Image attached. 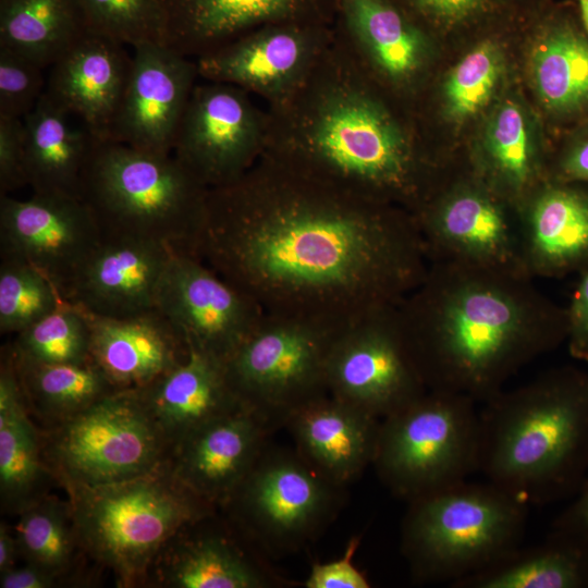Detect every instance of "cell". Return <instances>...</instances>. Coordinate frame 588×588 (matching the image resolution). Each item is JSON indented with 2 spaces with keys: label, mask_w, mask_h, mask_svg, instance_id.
I'll return each instance as SVG.
<instances>
[{
  "label": "cell",
  "mask_w": 588,
  "mask_h": 588,
  "mask_svg": "<svg viewBox=\"0 0 588 588\" xmlns=\"http://www.w3.org/2000/svg\"><path fill=\"white\" fill-rule=\"evenodd\" d=\"M198 258L267 314L338 326L397 305L429 267L407 209L264 157L209 188Z\"/></svg>",
  "instance_id": "1"
},
{
  "label": "cell",
  "mask_w": 588,
  "mask_h": 588,
  "mask_svg": "<svg viewBox=\"0 0 588 588\" xmlns=\"http://www.w3.org/2000/svg\"><path fill=\"white\" fill-rule=\"evenodd\" d=\"M397 311L427 389L481 404L567 335L566 309L531 278L457 265L430 262Z\"/></svg>",
  "instance_id": "2"
},
{
  "label": "cell",
  "mask_w": 588,
  "mask_h": 588,
  "mask_svg": "<svg viewBox=\"0 0 588 588\" xmlns=\"http://www.w3.org/2000/svg\"><path fill=\"white\" fill-rule=\"evenodd\" d=\"M266 111L261 157L290 170L408 211L430 183L414 137L335 29L305 83Z\"/></svg>",
  "instance_id": "3"
},
{
  "label": "cell",
  "mask_w": 588,
  "mask_h": 588,
  "mask_svg": "<svg viewBox=\"0 0 588 588\" xmlns=\"http://www.w3.org/2000/svg\"><path fill=\"white\" fill-rule=\"evenodd\" d=\"M588 470V372L550 369L482 403L479 468L527 505L572 493Z\"/></svg>",
  "instance_id": "4"
},
{
  "label": "cell",
  "mask_w": 588,
  "mask_h": 588,
  "mask_svg": "<svg viewBox=\"0 0 588 588\" xmlns=\"http://www.w3.org/2000/svg\"><path fill=\"white\" fill-rule=\"evenodd\" d=\"M208 191L172 155L96 139L81 199L102 234L148 238L198 257Z\"/></svg>",
  "instance_id": "5"
},
{
  "label": "cell",
  "mask_w": 588,
  "mask_h": 588,
  "mask_svg": "<svg viewBox=\"0 0 588 588\" xmlns=\"http://www.w3.org/2000/svg\"><path fill=\"white\" fill-rule=\"evenodd\" d=\"M64 490L85 555L110 569L121 587L147 583L170 539L217 512L179 480L169 461L132 479Z\"/></svg>",
  "instance_id": "6"
},
{
  "label": "cell",
  "mask_w": 588,
  "mask_h": 588,
  "mask_svg": "<svg viewBox=\"0 0 588 588\" xmlns=\"http://www.w3.org/2000/svg\"><path fill=\"white\" fill-rule=\"evenodd\" d=\"M529 505L497 485L467 480L408 502L402 552L419 583L456 581L522 546Z\"/></svg>",
  "instance_id": "7"
},
{
  "label": "cell",
  "mask_w": 588,
  "mask_h": 588,
  "mask_svg": "<svg viewBox=\"0 0 588 588\" xmlns=\"http://www.w3.org/2000/svg\"><path fill=\"white\" fill-rule=\"evenodd\" d=\"M470 397L427 390L382 418L372 465L381 482L412 502L479 468V409Z\"/></svg>",
  "instance_id": "8"
},
{
  "label": "cell",
  "mask_w": 588,
  "mask_h": 588,
  "mask_svg": "<svg viewBox=\"0 0 588 588\" xmlns=\"http://www.w3.org/2000/svg\"><path fill=\"white\" fill-rule=\"evenodd\" d=\"M342 326L266 313L223 363L240 403L272 430L329 394L327 365Z\"/></svg>",
  "instance_id": "9"
},
{
  "label": "cell",
  "mask_w": 588,
  "mask_h": 588,
  "mask_svg": "<svg viewBox=\"0 0 588 588\" xmlns=\"http://www.w3.org/2000/svg\"><path fill=\"white\" fill-rule=\"evenodd\" d=\"M42 456L63 488L99 486L151 473L170 446L134 390H118L83 412L40 429Z\"/></svg>",
  "instance_id": "10"
},
{
  "label": "cell",
  "mask_w": 588,
  "mask_h": 588,
  "mask_svg": "<svg viewBox=\"0 0 588 588\" xmlns=\"http://www.w3.org/2000/svg\"><path fill=\"white\" fill-rule=\"evenodd\" d=\"M409 212L429 264L530 278L523 259L517 206L482 176L440 191L427 186Z\"/></svg>",
  "instance_id": "11"
},
{
  "label": "cell",
  "mask_w": 588,
  "mask_h": 588,
  "mask_svg": "<svg viewBox=\"0 0 588 588\" xmlns=\"http://www.w3.org/2000/svg\"><path fill=\"white\" fill-rule=\"evenodd\" d=\"M340 488L297 451L266 446L221 510L244 540L269 553H284L308 542L328 523Z\"/></svg>",
  "instance_id": "12"
},
{
  "label": "cell",
  "mask_w": 588,
  "mask_h": 588,
  "mask_svg": "<svg viewBox=\"0 0 588 588\" xmlns=\"http://www.w3.org/2000/svg\"><path fill=\"white\" fill-rule=\"evenodd\" d=\"M331 396L382 419L428 389L409 351L397 305L343 324L327 365Z\"/></svg>",
  "instance_id": "13"
},
{
  "label": "cell",
  "mask_w": 588,
  "mask_h": 588,
  "mask_svg": "<svg viewBox=\"0 0 588 588\" xmlns=\"http://www.w3.org/2000/svg\"><path fill=\"white\" fill-rule=\"evenodd\" d=\"M267 111L246 90L226 83H196L181 119L172 156L207 188L245 174L262 156Z\"/></svg>",
  "instance_id": "14"
},
{
  "label": "cell",
  "mask_w": 588,
  "mask_h": 588,
  "mask_svg": "<svg viewBox=\"0 0 588 588\" xmlns=\"http://www.w3.org/2000/svg\"><path fill=\"white\" fill-rule=\"evenodd\" d=\"M333 37L334 24H269L194 60L203 81L235 85L271 107L297 91Z\"/></svg>",
  "instance_id": "15"
},
{
  "label": "cell",
  "mask_w": 588,
  "mask_h": 588,
  "mask_svg": "<svg viewBox=\"0 0 588 588\" xmlns=\"http://www.w3.org/2000/svg\"><path fill=\"white\" fill-rule=\"evenodd\" d=\"M155 309L189 350L224 363L266 314L250 296L200 258L173 253L160 281Z\"/></svg>",
  "instance_id": "16"
},
{
  "label": "cell",
  "mask_w": 588,
  "mask_h": 588,
  "mask_svg": "<svg viewBox=\"0 0 588 588\" xmlns=\"http://www.w3.org/2000/svg\"><path fill=\"white\" fill-rule=\"evenodd\" d=\"M91 210L76 197L0 195L1 257L23 260L44 273L65 301L102 240Z\"/></svg>",
  "instance_id": "17"
},
{
  "label": "cell",
  "mask_w": 588,
  "mask_h": 588,
  "mask_svg": "<svg viewBox=\"0 0 588 588\" xmlns=\"http://www.w3.org/2000/svg\"><path fill=\"white\" fill-rule=\"evenodd\" d=\"M133 50L127 85L108 140L171 155L199 78L196 62L166 44L144 42Z\"/></svg>",
  "instance_id": "18"
},
{
  "label": "cell",
  "mask_w": 588,
  "mask_h": 588,
  "mask_svg": "<svg viewBox=\"0 0 588 588\" xmlns=\"http://www.w3.org/2000/svg\"><path fill=\"white\" fill-rule=\"evenodd\" d=\"M173 253L157 241L103 234L65 301L102 317L124 318L154 310Z\"/></svg>",
  "instance_id": "19"
},
{
  "label": "cell",
  "mask_w": 588,
  "mask_h": 588,
  "mask_svg": "<svg viewBox=\"0 0 588 588\" xmlns=\"http://www.w3.org/2000/svg\"><path fill=\"white\" fill-rule=\"evenodd\" d=\"M271 429L245 407L191 432L171 451L172 471L200 499L221 509L267 446Z\"/></svg>",
  "instance_id": "20"
},
{
  "label": "cell",
  "mask_w": 588,
  "mask_h": 588,
  "mask_svg": "<svg viewBox=\"0 0 588 588\" xmlns=\"http://www.w3.org/2000/svg\"><path fill=\"white\" fill-rule=\"evenodd\" d=\"M334 29L382 88L409 86L426 66L427 34L391 0H336Z\"/></svg>",
  "instance_id": "21"
},
{
  "label": "cell",
  "mask_w": 588,
  "mask_h": 588,
  "mask_svg": "<svg viewBox=\"0 0 588 588\" xmlns=\"http://www.w3.org/2000/svg\"><path fill=\"white\" fill-rule=\"evenodd\" d=\"M167 46L191 59L255 28L278 23L334 24L336 0H160Z\"/></svg>",
  "instance_id": "22"
},
{
  "label": "cell",
  "mask_w": 588,
  "mask_h": 588,
  "mask_svg": "<svg viewBox=\"0 0 588 588\" xmlns=\"http://www.w3.org/2000/svg\"><path fill=\"white\" fill-rule=\"evenodd\" d=\"M216 513L179 531L163 547L147 578L171 588H266L275 576L241 544L226 520L213 526Z\"/></svg>",
  "instance_id": "23"
},
{
  "label": "cell",
  "mask_w": 588,
  "mask_h": 588,
  "mask_svg": "<svg viewBox=\"0 0 588 588\" xmlns=\"http://www.w3.org/2000/svg\"><path fill=\"white\" fill-rule=\"evenodd\" d=\"M530 278H561L588 268V186L547 180L517 205Z\"/></svg>",
  "instance_id": "24"
},
{
  "label": "cell",
  "mask_w": 588,
  "mask_h": 588,
  "mask_svg": "<svg viewBox=\"0 0 588 588\" xmlns=\"http://www.w3.org/2000/svg\"><path fill=\"white\" fill-rule=\"evenodd\" d=\"M131 65L124 45L87 32L50 66L45 94L97 140H108Z\"/></svg>",
  "instance_id": "25"
},
{
  "label": "cell",
  "mask_w": 588,
  "mask_h": 588,
  "mask_svg": "<svg viewBox=\"0 0 588 588\" xmlns=\"http://www.w3.org/2000/svg\"><path fill=\"white\" fill-rule=\"evenodd\" d=\"M86 314L90 359L118 390L142 388L188 357L183 336L156 309L124 318Z\"/></svg>",
  "instance_id": "26"
},
{
  "label": "cell",
  "mask_w": 588,
  "mask_h": 588,
  "mask_svg": "<svg viewBox=\"0 0 588 588\" xmlns=\"http://www.w3.org/2000/svg\"><path fill=\"white\" fill-rule=\"evenodd\" d=\"M380 420L327 394L293 413L285 427L297 453L328 481L343 487L372 464Z\"/></svg>",
  "instance_id": "27"
},
{
  "label": "cell",
  "mask_w": 588,
  "mask_h": 588,
  "mask_svg": "<svg viewBox=\"0 0 588 588\" xmlns=\"http://www.w3.org/2000/svg\"><path fill=\"white\" fill-rule=\"evenodd\" d=\"M132 390L152 416L171 451L203 425L244 407L228 382L223 363L194 350L174 369Z\"/></svg>",
  "instance_id": "28"
},
{
  "label": "cell",
  "mask_w": 588,
  "mask_h": 588,
  "mask_svg": "<svg viewBox=\"0 0 588 588\" xmlns=\"http://www.w3.org/2000/svg\"><path fill=\"white\" fill-rule=\"evenodd\" d=\"M57 481L41 449L40 429L30 418L13 360L4 347L0 366L1 509L19 515L48 494Z\"/></svg>",
  "instance_id": "29"
},
{
  "label": "cell",
  "mask_w": 588,
  "mask_h": 588,
  "mask_svg": "<svg viewBox=\"0 0 588 588\" xmlns=\"http://www.w3.org/2000/svg\"><path fill=\"white\" fill-rule=\"evenodd\" d=\"M45 93L23 119L25 167L35 194L81 198L83 173L96 138Z\"/></svg>",
  "instance_id": "30"
},
{
  "label": "cell",
  "mask_w": 588,
  "mask_h": 588,
  "mask_svg": "<svg viewBox=\"0 0 588 588\" xmlns=\"http://www.w3.org/2000/svg\"><path fill=\"white\" fill-rule=\"evenodd\" d=\"M453 588L588 587V541L552 528L544 541L519 546Z\"/></svg>",
  "instance_id": "31"
},
{
  "label": "cell",
  "mask_w": 588,
  "mask_h": 588,
  "mask_svg": "<svg viewBox=\"0 0 588 588\" xmlns=\"http://www.w3.org/2000/svg\"><path fill=\"white\" fill-rule=\"evenodd\" d=\"M87 32L76 0L0 1V46L44 69L56 63Z\"/></svg>",
  "instance_id": "32"
},
{
  "label": "cell",
  "mask_w": 588,
  "mask_h": 588,
  "mask_svg": "<svg viewBox=\"0 0 588 588\" xmlns=\"http://www.w3.org/2000/svg\"><path fill=\"white\" fill-rule=\"evenodd\" d=\"M531 74L547 110L564 118L588 114V34L567 22L549 27L534 48Z\"/></svg>",
  "instance_id": "33"
},
{
  "label": "cell",
  "mask_w": 588,
  "mask_h": 588,
  "mask_svg": "<svg viewBox=\"0 0 588 588\" xmlns=\"http://www.w3.org/2000/svg\"><path fill=\"white\" fill-rule=\"evenodd\" d=\"M11 358L28 412L45 428L70 419L118 391L91 360L81 364H37Z\"/></svg>",
  "instance_id": "34"
},
{
  "label": "cell",
  "mask_w": 588,
  "mask_h": 588,
  "mask_svg": "<svg viewBox=\"0 0 588 588\" xmlns=\"http://www.w3.org/2000/svg\"><path fill=\"white\" fill-rule=\"evenodd\" d=\"M541 174L522 108L503 102L488 124L481 176L517 206L542 182Z\"/></svg>",
  "instance_id": "35"
},
{
  "label": "cell",
  "mask_w": 588,
  "mask_h": 588,
  "mask_svg": "<svg viewBox=\"0 0 588 588\" xmlns=\"http://www.w3.org/2000/svg\"><path fill=\"white\" fill-rule=\"evenodd\" d=\"M17 516L13 530L20 559L64 579L78 554H85L69 499L47 494Z\"/></svg>",
  "instance_id": "36"
},
{
  "label": "cell",
  "mask_w": 588,
  "mask_h": 588,
  "mask_svg": "<svg viewBox=\"0 0 588 588\" xmlns=\"http://www.w3.org/2000/svg\"><path fill=\"white\" fill-rule=\"evenodd\" d=\"M91 330L85 310L64 301L57 309L15 334L5 347L16 360L81 364L90 359Z\"/></svg>",
  "instance_id": "37"
},
{
  "label": "cell",
  "mask_w": 588,
  "mask_h": 588,
  "mask_svg": "<svg viewBox=\"0 0 588 588\" xmlns=\"http://www.w3.org/2000/svg\"><path fill=\"white\" fill-rule=\"evenodd\" d=\"M64 302L52 282L32 265L1 257L0 332L17 334Z\"/></svg>",
  "instance_id": "38"
},
{
  "label": "cell",
  "mask_w": 588,
  "mask_h": 588,
  "mask_svg": "<svg viewBox=\"0 0 588 588\" xmlns=\"http://www.w3.org/2000/svg\"><path fill=\"white\" fill-rule=\"evenodd\" d=\"M89 32L132 48L166 44L168 20L160 0H76Z\"/></svg>",
  "instance_id": "39"
},
{
  "label": "cell",
  "mask_w": 588,
  "mask_h": 588,
  "mask_svg": "<svg viewBox=\"0 0 588 588\" xmlns=\"http://www.w3.org/2000/svg\"><path fill=\"white\" fill-rule=\"evenodd\" d=\"M501 54L492 41L471 49L452 70L443 85L445 112L464 120L491 98L501 74Z\"/></svg>",
  "instance_id": "40"
},
{
  "label": "cell",
  "mask_w": 588,
  "mask_h": 588,
  "mask_svg": "<svg viewBox=\"0 0 588 588\" xmlns=\"http://www.w3.org/2000/svg\"><path fill=\"white\" fill-rule=\"evenodd\" d=\"M44 68L0 46V115L24 119L45 93Z\"/></svg>",
  "instance_id": "41"
},
{
  "label": "cell",
  "mask_w": 588,
  "mask_h": 588,
  "mask_svg": "<svg viewBox=\"0 0 588 588\" xmlns=\"http://www.w3.org/2000/svg\"><path fill=\"white\" fill-rule=\"evenodd\" d=\"M26 185L23 119L0 115V195Z\"/></svg>",
  "instance_id": "42"
},
{
  "label": "cell",
  "mask_w": 588,
  "mask_h": 588,
  "mask_svg": "<svg viewBox=\"0 0 588 588\" xmlns=\"http://www.w3.org/2000/svg\"><path fill=\"white\" fill-rule=\"evenodd\" d=\"M359 539L353 538L338 560L313 565L304 581L306 588H368L366 576L354 565Z\"/></svg>",
  "instance_id": "43"
},
{
  "label": "cell",
  "mask_w": 588,
  "mask_h": 588,
  "mask_svg": "<svg viewBox=\"0 0 588 588\" xmlns=\"http://www.w3.org/2000/svg\"><path fill=\"white\" fill-rule=\"evenodd\" d=\"M411 16L436 25H452L477 14L486 0H391Z\"/></svg>",
  "instance_id": "44"
},
{
  "label": "cell",
  "mask_w": 588,
  "mask_h": 588,
  "mask_svg": "<svg viewBox=\"0 0 588 588\" xmlns=\"http://www.w3.org/2000/svg\"><path fill=\"white\" fill-rule=\"evenodd\" d=\"M566 309V341L571 355L588 364V268L573 292Z\"/></svg>",
  "instance_id": "45"
},
{
  "label": "cell",
  "mask_w": 588,
  "mask_h": 588,
  "mask_svg": "<svg viewBox=\"0 0 588 588\" xmlns=\"http://www.w3.org/2000/svg\"><path fill=\"white\" fill-rule=\"evenodd\" d=\"M580 135L564 149L551 180L588 186V132Z\"/></svg>",
  "instance_id": "46"
},
{
  "label": "cell",
  "mask_w": 588,
  "mask_h": 588,
  "mask_svg": "<svg viewBox=\"0 0 588 588\" xmlns=\"http://www.w3.org/2000/svg\"><path fill=\"white\" fill-rule=\"evenodd\" d=\"M62 580L48 571L25 563L23 566H13L0 573L1 588H52Z\"/></svg>",
  "instance_id": "47"
},
{
  "label": "cell",
  "mask_w": 588,
  "mask_h": 588,
  "mask_svg": "<svg viewBox=\"0 0 588 588\" xmlns=\"http://www.w3.org/2000/svg\"><path fill=\"white\" fill-rule=\"evenodd\" d=\"M552 528L588 541V481L578 498L555 519Z\"/></svg>",
  "instance_id": "48"
},
{
  "label": "cell",
  "mask_w": 588,
  "mask_h": 588,
  "mask_svg": "<svg viewBox=\"0 0 588 588\" xmlns=\"http://www.w3.org/2000/svg\"><path fill=\"white\" fill-rule=\"evenodd\" d=\"M20 558L13 527L5 522L0 524V573L15 566Z\"/></svg>",
  "instance_id": "49"
},
{
  "label": "cell",
  "mask_w": 588,
  "mask_h": 588,
  "mask_svg": "<svg viewBox=\"0 0 588 588\" xmlns=\"http://www.w3.org/2000/svg\"><path fill=\"white\" fill-rule=\"evenodd\" d=\"M577 7L579 10L580 19L585 27L586 33L588 34V0H576Z\"/></svg>",
  "instance_id": "50"
}]
</instances>
